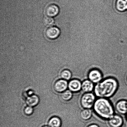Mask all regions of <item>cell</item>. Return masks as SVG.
Listing matches in <instances>:
<instances>
[{
    "mask_svg": "<svg viewBox=\"0 0 127 127\" xmlns=\"http://www.w3.org/2000/svg\"><path fill=\"white\" fill-rule=\"evenodd\" d=\"M119 86V82L116 78L107 77L95 85L93 92L97 98L109 99L116 93Z\"/></svg>",
    "mask_w": 127,
    "mask_h": 127,
    "instance_id": "1",
    "label": "cell"
},
{
    "mask_svg": "<svg viewBox=\"0 0 127 127\" xmlns=\"http://www.w3.org/2000/svg\"><path fill=\"white\" fill-rule=\"evenodd\" d=\"M97 116L102 120L108 121L115 114V109L108 99L98 98L93 108Z\"/></svg>",
    "mask_w": 127,
    "mask_h": 127,
    "instance_id": "2",
    "label": "cell"
},
{
    "mask_svg": "<svg viewBox=\"0 0 127 127\" xmlns=\"http://www.w3.org/2000/svg\"><path fill=\"white\" fill-rule=\"evenodd\" d=\"M96 99V96L94 93H84L80 99V104L83 109H92Z\"/></svg>",
    "mask_w": 127,
    "mask_h": 127,
    "instance_id": "3",
    "label": "cell"
},
{
    "mask_svg": "<svg viewBox=\"0 0 127 127\" xmlns=\"http://www.w3.org/2000/svg\"><path fill=\"white\" fill-rule=\"evenodd\" d=\"M88 79L95 84L99 83L102 80L103 74L100 70L96 68L91 69L87 74Z\"/></svg>",
    "mask_w": 127,
    "mask_h": 127,
    "instance_id": "4",
    "label": "cell"
},
{
    "mask_svg": "<svg viewBox=\"0 0 127 127\" xmlns=\"http://www.w3.org/2000/svg\"><path fill=\"white\" fill-rule=\"evenodd\" d=\"M107 121L108 125L110 127H121L124 122L121 115L115 114Z\"/></svg>",
    "mask_w": 127,
    "mask_h": 127,
    "instance_id": "5",
    "label": "cell"
},
{
    "mask_svg": "<svg viewBox=\"0 0 127 127\" xmlns=\"http://www.w3.org/2000/svg\"><path fill=\"white\" fill-rule=\"evenodd\" d=\"M114 109L119 115H126L127 113V100L120 99L116 103Z\"/></svg>",
    "mask_w": 127,
    "mask_h": 127,
    "instance_id": "6",
    "label": "cell"
},
{
    "mask_svg": "<svg viewBox=\"0 0 127 127\" xmlns=\"http://www.w3.org/2000/svg\"><path fill=\"white\" fill-rule=\"evenodd\" d=\"M82 82L80 80L74 78L68 83V88L73 93H79L81 91Z\"/></svg>",
    "mask_w": 127,
    "mask_h": 127,
    "instance_id": "7",
    "label": "cell"
},
{
    "mask_svg": "<svg viewBox=\"0 0 127 127\" xmlns=\"http://www.w3.org/2000/svg\"><path fill=\"white\" fill-rule=\"evenodd\" d=\"M60 30L59 28L52 26L47 28L45 32L46 36L51 40L56 39L60 35Z\"/></svg>",
    "mask_w": 127,
    "mask_h": 127,
    "instance_id": "8",
    "label": "cell"
},
{
    "mask_svg": "<svg viewBox=\"0 0 127 127\" xmlns=\"http://www.w3.org/2000/svg\"><path fill=\"white\" fill-rule=\"evenodd\" d=\"M59 12V7L54 4H49L46 7L45 14L48 17H53L58 15Z\"/></svg>",
    "mask_w": 127,
    "mask_h": 127,
    "instance_id": "9",
    "label": "cell"
},
{
    "mask_svg": "<svg viewBox=\"0 0 127 127\" xmlns=\"http://www.w3.org/2000/svg\"><path fill=\"white\" fill-rule=\"evenodd\" d=\"M88 79L82 82L81 91L84 93H92L94 91L95 85Z\"/></svg>",
    "mask_w": 127,
    "mask_h": 127,
    "instance_id": "10",
    "label": "cell"
},
{
    "mask_svg": "<svg viewBox=\"0 0 127 127\" xmlns=\"http://www.w3.org/2000/svg\"><path fill=\"white\" fill-rule=\"evenodd\" d=\"M68 83L64 79H61L57 81L54 85L55 90L58 93H63L67 90L68 88Z\"/></svg>",
    "mask_w": 127,
    "mask_h": 127,
    "instance_id": "11",
    "label": "cell"
},
{
    "mask_svg": "<svg viewBox=\"0 0 127 127\" xmlns=\"http://www.w3.org/2000/svg\"><path fill=\"white\" fill-rule=\"evenodd\" d=\"M93 116L92 109H83L79 113V116L82 120L87 121L90 120Z\"/></svg>",
    "mask_w": 127,
    "mask_h": 127,
    "instance_id": "12",
    "label": "cell"
},
{
    "mask_svg": "<svg viewBox=\"0 0 127 127\" xmlns=\"http://www.w3.org/2000/svg\"><path fill=\"white\" fill-rule=\"evenodd\" d=\"M39 102V99L36 95H32L28 97L26 100V103L28 106L33 107L37 105Z\"/></svg>",
    "mask_w": 127,
    "mask_h": 127,
    "instance_id": "13",
    "label": "cell"
},
{
    "mask_svg": "<svg viewBox=\"0 0 127 127\" xmlns=\"http://www.w3.org/2000/svg\"><path fill=\"white\" fill-rule=\"evenodd\" d=\"M61 125L62 122L61 119L56 117L51 118L48 123L49 127H61Z\"/></svg>",
    "mask_w": 127,
    "mask_h": 127,
    "instance_id": "14",
    "label": "cell"
},
{
    "mask_svg": "<svg viewBox=\"0 0 127 127\" xmlns=\"http://www.w3.org/2000/svg\"><path fill=\"white\" fill-rule=\"evenodd\" d=\"M116 7L118 10L123 12L127 10V0H117Z\"/></svg>",
    "mask_w": 127,
    "mask_h": 127,
    "instance_id": "15",
    "label": "cell"
},
{
    "mask_svg": "<svg viewBox=\"0 0 127 127\" xmlns=\"http://www.w3.org/2000/svg\"><path fill=\"white\" fill-rule=\"evenodd\" d=\"M73 93L69 90H66L62 93L61 95L62 99L65 101H68L73 98Z\"/></svg>",
    "mask_w": 127,
    "mask_h": 127,
    "instance_id": "16",
    "label": "cell"
},
{
    "mask_svg": "<svg viewBox=\"0 0 127 127\" xmlns=\"http://www.w3.org/2000/svg\"><path fill=\"white\" fill-rule=\"evenodd\" d=\"M61 76L63 79L66 81L68 80L71 78L72 73L69 70L64 69L62 71Z\"/></svg>",
    "mask_w": 127,
    "mask_h": 127,
    "instance_id": "17",
    "label": "cell"
},
{
    "mask_svg": "<svg viewBox=\"0 0 127 127\" xmlns=\"http://www.w3.org/2000/svg\"><path fill=\"white\" fill-rule=\"evenodd\" d=\"M43 22L45 25L49 27H52L54 24V20L52 17L47 16L44 18Z\"/></svg>",
    "mask_w": 127,
    "mask_h": 127,
    "instance_id": "18",
    "label": "cell"
},
{
    "mask_svg": "<svg viewBox=\"0 0 127 127\" xmlns=\"http://www.w3.org/2000/svg\"><path fill=\"white\" fill-rule=\"evenodd\" d=\"M33 109L32 107L28 106L25 108L24 112L26 115H31L33 113Z\"/></svg>",
    "mask_w": 127,
    "mask_h": 127,
    "instance_id": "19",
    "label": "cell"
},
{
    "mask_svg": "<svg viewBox=\"0 0 127 127\" xmlns=\"http://www.w3.org/2000/svg\"><path fill=\"white\" fill-rule=\"evenodd\" d=\"M86 127H99V126L95 124H90Z\"/></svg>",
    "mask_w": 127,
    "mask_h": 127,
    "instance_id": "20",
    "label": "cell"
},
{
    "mask_svg": "<svg viewBox=\"0 0 127 127\" xmlns=\"http://www.w3.org/2000/svg\"><path fill=\"white\" fill-rule=\"evenodd\" d=\"M126 81H127V76L126 77Z\"/></svg>",
    "mask_w": 127,
    "mask_h": 127,
    "instance_id": "21",
    "label": "cell"
},
{
    "mask_svg": "<svg viewBox=\"0 0 127 127\" xmlns=\"http://www.w3.org/2000/svg\"><path fill=\"white\" fill-rule=\"evenodd\" d=\"M126 119H127V114H126Z\"/></svg>",
    "mask_w": 127,
    "mask_h": 127,
    "instance_id": "22",
    "label": "cell"
},
{
    "mask_svg": "<svg viewBox=\"0 0 127 127\" xmlns=\"http://www.w3.org/2000/svg\"><path fill=\"white\" fill-rule=\"evenodd\" d=\"M43 127H49V126H45Z\"/></svg>",
    "mask_w": 127,
    "mask_h": 127,
    "instance_id": "23",
    "label": "cell"
}]
</instances>
